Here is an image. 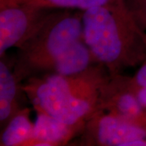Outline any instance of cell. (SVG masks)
Segmentation results:
<instances>
[{
    "instance_id": "obj_6",
    "label": "cell",
    "mask_w": 146,
    "mask_h": 146,
    "mask_svg": "<svg viewBox=\"0 0 146 146\" xmlns=\"http://www.w3.org/2000/svg\"><path fill=\"white\" fill-rule=\"evenodd\" d=\"M99 110L146 127V110L137 98L135 87L131 79L120 75L105 84L100 96Z\"/></svg>"
},
{
    "instance_id": "obj_4",
    "label": "cell",
    "mask_w": 146,
    "mask_h": 146,
    "mask_svg": "<svg viewBox=\"0 0 146 146\" xmlns=\"http://www.w3.org/2000/svg\"><path fill=\"white\" fill-rule=\"evenodd\" d=\"M52 9L25 4L0 5V55L20 48L44 25Z\"/></svg>"
},
{
    "instance_id": "obj_1",
    "label": "cell",
    "mask_w": 146,
    "mask_h": 146,
    "mask_svg": "<svg viewBox=\"0 0 146 146\" xmlns=\"http://www.w3.org/2000/svg\"><path fill=\"white\" fill-rule=\"evenodd\" d=\"M83 39L111 77L146 60V33L125 2L82 11Z\"/></svg>"
},
{
    "instance_id": "obj_14",
    "label": "cell",
    "mask_w": 146,
    "mask_h": 146,
    "mask_svg": "<svg viewBox=\"0 0 146 146\" xmlns=\"http://www.w3.org/2000/svg\"><path fill=\"white\" fill-rule=\"evenodd\" d=\"M135 89H136L137 98L140 101L142 106L146 110V87H141V88L135 87Z\"/></svg>"
},
{
    "instance_id": "obj_13",
    "label": "cell",
    "mask_w": 146,
    "mask_h": 146,
    "mask_svg": "<svg viewBox=\"0 0 146 146\" xmlns=\"http://www.w3.org/2000/svg\"><path fill=\"white\" fill-rule=\"evenodd\" d=\"M131 81L136 88L146 87V60L141 64L136 75L131 79Z\"/></svg>"
},
{
    "instance_id": "obj_5",
    "label": "cell",
    "mask_w": 146,
    "mask_h": 146,
    "mask_svg": "<svg viewBox=\"0 0 146 146\" xmlns=\"http://www.w3.org/2000/svg\"><path fill=\"white\" fill-rule=\"evenodd\" d=\"M85 136L93 145L127 146L131 141L146 140V127L98 110L87 121Z\"/></svg>"
},
{
    "instance_id": "obj_8",
    "label": "cell",
    "mask_w": 146,
    "mask_h": 146,
    "mask_svg": "<svg viewBox=\"0 0 146 146\" xmlns=\"http://www.w3.org/2000/svg\"><path fill=\"white\" fill-rule=\"evenodd\" d=\"M94 61H96L95 58L82 38L62 53L54 60L47 73L62 76L76 75L91 68Z\"/></svg>"
},
{
    "instance_id": "obj_2",
    "label": "cell",
    "mask_w": 146,
    "mask_h": 146,
    "mask_svg": "<svg viewBox=\"0 0 146 146\" xmlns=\"http://www.w3.org/2000/svg\"><path fill=\"white\" fill-rule=\"evenodd\" d=\"M30 78L21 88L36 110L79 126L99 110L101 92L109 80L93 68L72 76L46 73Z\"/></svg>"
},
{
    "instance_id": "obj_9",
    "label": "cell",
    "mask_w": 146,
    "mask_h": 146,
    "mask_svg": "<svg viewBox=\"0 0 146 146\" xmlns=\"http://www.w3.org/2000/svg\"><path fill=\"white\" fill-rule=\"evenodd\" d=\"M20 81L14 71L3 59L0 61V122L6 123L19 110L17 93Z\"/></svg>"
},
{
    "instance_id": "obj_3",
    "label": "cell",
    "mask_w": 146,
    "mask_h": 146,
    "mask_svg": "<svg viewBox=\"0 0 146 146\" xmlns=\"http://www.w3.org/2000/svg\"><path fill=\"white\" fill-rule=\"evenodd\" d=\"M54 10L38 31L20 49L14 68L21 81L29 76L48 72L62 53L83 38L82 11Z\"/></svg>"
},
{
    "instance_id": "obj_10",
    "label": "cell",
    "mask_w": 146,
    "mask_h": 146,
    "mask_svg": "<svg viewBox=\"0 0 146 146\" xmlns=\"http://www.w3.org/2000/svg\"><path fill=\"white\" fill-rule=\"evenodd\" d=\"M34 123L29 119V110H19L10 119L1 135V145H29L33 136Z\"/></svg>"
},
{
    "instance_id": "obj_7",
    "label": "cell",
    "mask_w": 146,
    "mask_h": 146,
    "mask_svg": "<svg viewBox=\"0 0 146 146\" xmlns=\"http://www.w3.org/2000/svg\"><path fill=\"white\" fill-rule=\"evenodd\" d=\"M37 115L34 123L33 136L29 145H61L72 138L79 125H69L54 118L46 113L36 110Z\"/></svg>"
},
{
    "instance_id": "obj_11",
    "label": "cell",
    "mask_w": 146,
    "mask_h": 146,
    "mask_svg": "<svg viewBox=\"0 0 146 146\" xmlns=\"http://www.w3.org/2000/svg\"><path fill=\"white\" fill-rule=\"evenodd\" d=\"M127 0H0V5L25 4L52 10H88L95 7L125 2Z\"/></svg>"
},
{
    "instance_id": "obj_12",
    "label": "cell",
    "mask_w": 146,
    "mask_h": 146,
    "mask_svg": "<svg viewBox=\"0 0 146 146\" xmlns=\"http://www.w3.org/2000/svg\"><path fill=\"white\" fill-rule=\"evenodd\" d=\"M127 3L139 25L145 30L146 27V0H127Z\"/></svg>"
}]
</instances>
